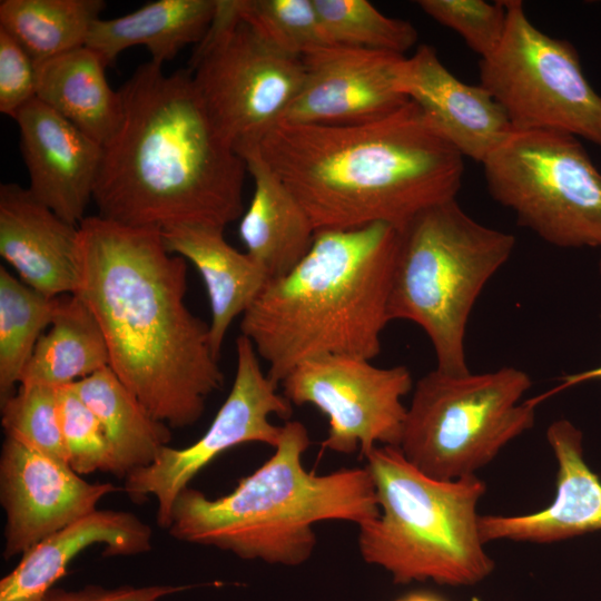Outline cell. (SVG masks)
<instances>
[{"mask_svg":"<svg viewBox=\"0 0 601 601\" xmlns=\"http://www.w3.org/2000/svg\"><path fill=\"white\" fill-rule=\"evenodd\" d=\"M187 264L161 230L99 215L79 224L76 292L104 334L109 367L170 428L194 425L224 385L209 324L186 305Z\"/></svg>","mask_w":601,"mask_h":601,"instance_id":"obj_1","label":"cell"},{"mask_svg":"<svg viewBox=\"0 0 601 601\" xmlns=\"http://www.w3.org/2000/svg\"><path fill=\"white\" fill-rule=\"evenodd\" d=\"M118 91L121 121L102 146L92 194L98 215L160 230L238 219L246 165L216 129L189 68L167 75L149 61Z\"/></svg>","mask_w":601,"mask_h":601,"instance_id":"obj_2","label":"cell"},{"mask_svg":"<svg viewBox=\"0 0 601 601\" xmlns=\"http://www.w3.org/2000/svg\"><path fill=\"white\" fill-rule=\"evenodd\" d=\"M259 149L316 231L376 223L401 230L423 210L456 199L464 174V157L411 100L363 125L282 121Z\"/></svg>","mask_w":601,"mask_h":601,"instance_id":"obj_3","label":"cell"},{"mask_svg":"<svg viewBox=\"0 0 601 601\" xmlns=\"http://www.w3.org/2000/svg\"><path fill=\"white\" fill-rule=\"evenodd\" d=\"M398 245L400 230L384 223L319 230L307 255L266 284L240 332L276 385L313 358L381 354Z\"/></svg>","mask_w":601,"mask_h":601,"instance_id":"obj_4","label":"cell"},{"mask_svg":"<svg viewBox=\"0 0 601 601\" xmlns=\"http://www.w3.org/2000/svg\"><path fill=\"white\" fill-rule=\"evenodd\" d=\"M309 445L306 426L287 421L274 454L228 494L211 499L189 486L181 491L168 533L243 560L297 566L315 550V523L336 520L361 525L375 519L380 505L368 470L309 472L303 464Z\"/></svg>","mask_w":601,"mask_h":601,"instance_id":"obj_5","label":"cell"},{"mask_svg":"<svg viewBox=\"0 0 601 601\" xmlns=\"http://www.w3.org/2000/svg\"><path fill=\"white\" fill-rule=\"evenodd\" d=\"M364 459L380 505L375 519L358 525V549L366 563L384 569L398 584L430 580L470 587L493 572L476 512L486 492L481 479H433L398 446H376Z\"/></svg>","mask_w":601,"mask_h":601,"instance_id":"obj_6","label":"cell"},{"mask_svg":"<svg viewBox=\"0 0 601 601\" xmlns=\"http://www.w3.org/2000/svg\"><path fill=\"white\" fill-rule=\"evenodd\" d=\"M514 247L513 234L476 221L456 199L423 210L400 230L388 317L423 329L435 368L470 372L465 333L471 312Z\"/></svg>","mask_w":601,"mask_h":601,"instance_id":"obj_7","label":"cell"},{"mask_svg":"<svg viewBox=\"0 0 601 601\" xmlns=\"http://www.w3.org/2000/svg\"><path fill=\"white\" fill-rule=\"evenodd\" d=\"M531 386L514 366L459 375L435 368L414 386L398 447L433 479L476 475L534 425L540 402L521 401Z\"/></svg>","mask_w":601,"mask_h":601,"instance_id":"obj_8","label":"cell"},{"mask_svg":"<svg viewBox=\"0 0 601 601\" xmlns=\"http://www.w3.org/2000/svg\"><path fill=\"white\" fill-rule=\"evenodd\" d=\"M491 197L561 248H601V171L579 138L513 131L483 162Z\"/></svg>","mask_w":601,"mask_h":601,"instance_id":"obj_9","label":"cell"},{"mask_svg":"<svg viewBox=\"0 0 601 601\" xmlns=\"http://www.w3.org/2000/svg\"><path fill=\"white\" fill-rule=\"evenodd\" d=\"M189 70L211 121L236 152L259 145L284 119L304 79L303 58L258 33L236 0H217Z\"/></svg>","mask_w":601,"mask_h":601,"instance_id":"obj_10","label":"cell"},{"mask_svg":"<svg viewBox=\"0 0 601 601\" xmlns=\"http://www.w3.org/2000/svg\"><path fill=\"white\" fill-rule=\"evenodd\" d=\"M505 6V33L480 60V83L515 131H558L601 148V95L583 73L575 48L538 29L522 1Z\"/></svg>","mask_w":601,"mask_h":601,"instance_id":"obj_11","label":"cell"},{"mask_svg":"<svg viewBox=\"0 0 601 601\" xmlns=\"http://www.w3.org/2000/svg\"><path fill=\"white\" fill-rule=\"evenodd\" d=\"M258 357L249 338L238 336L235 378L207 431L188 446H165L150 465L125 477L122 491L132 502L141 503L148 497L156 500L158 526L168 530L177 496L221 453L246 443L277 446L283 425H274L269 417L276 415L287 420L293 408L278 393V385L263 372Z\"/></svg>","mask_w":601,"mask_h":601,"instance_id":"obj_12","label":"cell"},{"mask_svg":"<svg viewBox=\"0 0 601 601\" xmlns=\"http://www.w3.org/2000/svg\"><path fill=\"white\" fill-rule=\"evenodd\" d=\"M292 405H313L328 418L326 450L359 452L364 459L380 445L398 446L413 388L404 365L378 367L368 359L327 355L296 366L280 383Z\"/></svg>","mask_w":601,"mask_h":601,"instance_id":"obj_13","label":"cell"},{"mask_svg":"<svg viewBox=\"0 0 601 601\" xmlns=\"http://www.w3.org/2000/svg\"><path fill=\"white\" fill-rule=\"evenodd\" d=\"M112 483L83 480L67 463L4 437L0 452V503L4 512L2 558L22 555L40 541L97 510Z\"/></svg>","mask_w":601,"mask_h":601,"instance_id":"obj_14","label":"cell"},{"mask_svg":"<svg viewBox=\"0 0 601 601\" xmlns=\"http://www.w3.org/2000/svg\"><path fill=\"white\" fill-rule=\"evenodd\" d=\"M406 58L343 46L304 57L302 87L282 121L354 126L394 114L410 101L402 86Z\"/></svg>","mask_w":601,"mask_h":601,"instance_id":"obj_15","label":"cell"},{"mask_svg":"<svg viewBox=\"0 0 601 601\" xmlns=\"http://www.w3.org/2000/svg\"><path fill=\"white\" fill-rule=\"evenodd\" d=\"M13 120L20 134L30 193L63 220L79 226L98 177L102 146L38 98Z\"/></svg>","mask_w":601,"mask_h":601,"instance_id":"obj_16","label":"cell"},{"mask_svg":"<svg viewBox=\"0 0 601 601\" xmlns=\"http://www.w3.org/2000/svg\"><path fill=\"white\" fill-rule=\"evenodd\" d=\"M402 86L427 122L463 157L482 164L514 131L493 96L481 83L457 79L428 45L406 58Z\"/></svg>","mask_w":601,"mask_h":601,"instance_id":"obj_17","label":"cell"},{"mask_svg":"<svg viewBox=\"0 0 601 601\" xmlns=\"http://www.w3.org/2000/svg\"><path fill=\"white\" fill-rule=\"evenodd\" d=\"M546 440L558 465L553 501L529 514L481 515L484 543H552L601 530V480L584 461L582 432L560 418L548 426Z\"/></svg>","mask_w":601,"mask_h":601,"instance_id":"obj_18","label":"cell"},{"mask_svg":"<svg viewBox=\"0 0 601 601\" xmlns=\"http://www.w3.org/2000/svg\"><path fill=\"white\" fill-rule=\"evenodd\" d=\"M0 255L23 283L48 297L72 295L79 287V226L14 183L0 185Z\"/></svg>","mask_w":601,"mask_h":601,"instance_id":"obj_19","label":"cell"},{"mask_svg":"<svg viewBox=\"0 0 601 601\" xmlns=\"http://www.w3.org/2000/svg\"><path fill=\"white\" fill-rule=\"evenodd\" d=\"M151 539V528L135 513L97 509L23 553L0 580V601H40L91 545L104 544V556H132L149 552Z\"/></svg>","mask_w":601,"mask_h":601,"instance_id":"obj_20","label":"cell"},{"mask_svg":"<svg viewBox=\"0 0 601 601\" xmlns=\"http://www.w3.org/2000/svg\"><path fill=\"white\" fill-rule=\"evenodd\" d=\"M254 183L239 224L246 252L269 280L290 272L309 252L316 230L294 194L263 157L259 145L237 151Z\"/></svg>","mask_w":601,"mask_h":601,"instance_id":"obj_21","label":"cell"},{"mask_svg":"<svg viewBox=\"0 0 601 601\" xmlns=\"http://www.w3.org/2000/svg\"><path fill=\"white\" fill-rule=\"evenodd\" d=\"M161 235L166 248L191 262L203 277L211 312L210 346L219 358L233 321L245 313L269 279L247 253L226 242L221 227L181 224L162 229Z\"/></svg>","mask_w":601,"mask_h":601,"instance_id":"obj_22","label":"cell"},{"mask_svg":"<svg viewBox=\"0 0 601 601\" xmlns=\"http://www.w3.org/2000/svg\"><path fill=\"white\" fill-rule=\"evenodd\" d=\"M217 0H157L114 19H98L86 46L106 67L120 52L144 46L151 62L161 66L190 43H199L216 14Z\"/></svg>","mask_w":601,"mask_h":601,"instance_id":"obj_23","label":"cell"},{"mask_svg":"<svg viewBox=\"0 0 601 601\" xmlns=\"http://www.w3.org/2000/svg\"><path fill=\"white\" fill-rule=\"evenodd\" d=\"M37 98L104 146L122 116L100 56L87 46L36 62Z\"/></svg>","mask_w":601,"mask_h":601,"instance_id":"obj_24","label":"cell"},{"mask_svg":"<svg viewBox=\"0 0 601 601\" xmlns=\"http://www.w3.org/2000/svg\"><path fill=\"white\" fill-rule=\"evenodd\" d=\"M71 385L104 428L114 455V475L125 479L150 465L169 445L170 427L156 420L109 366Z\"/></svg>","mask_w":601,"mask_h":601,"instance_id":"obj_25","label":"cell"},{"mask_svg":"<svg viewBox=\"0 0 601 601\" xmlns=\"http://www.w3.org/2000/svg\"><path fill=\"white\" fill-rule=\"evenodd\" d=\"M108 366V347L89 307L76 294L60 296L49 331L39 338L20 384L59 388Z\"/></svg>","mask_w":601,"mask_h":601,"instance_id":"obj_26","label":"cell"},{"mask_svg":"<svg viewBox=\"0 0 601 601\" xmlns=\"http://www.w3.org/2000/svg\"><path fill=\"white\" fill-rule=\"evenodd\" d=\"M102 0H1L0 29L40 62L86 46Z\"/></svg>","mask_w":601,"mask_h":601,"instance_id":"obj_27","label":"cell"},{"mask_svg":"<svg viewBox=\"0 0 601 601\" xmlns=\"http://www.w3.org/2000/svg\"><path fill=\"white\" fill-rule=\"evenodd\" d=\"M58 303L59 297L37 292L0 266V403L16 392Z\"/></svg>","mask_w":601,"mask_h":601,"instance_id":"obj_28","label":"cell"},{"mask_svg":"<svg viewBox=\"0 0 601 601\" xmlns=\"http://www.w3.org/2000/svg\"><path fill=\"white\" fill-rule=\"evenodd\" d=\"M335 46L404 55L418 35L406 20L391 18L366 0H313Z\"/></svg>","mask_w":601,"mask_h":601,"instance_id":"obj_29","label":"cell"},{"mask_svg":"<svg viewBox=\"0 0 601 601\" xmlns=\"http://www.w3.org/2000/svg\"><path fill=\"white\" fill-rule=\"evenodd\" d=\"M239 16L282 51L304 58L335 46L313 0H236Z\"/></svg>","mask_w":601,"mask_h":601,"instance_id":"obj_30","label":"cell"},{"mask_svg":"<svg viewBox=\"0 0 601 601\" xmlns=\"http://www.w3.org/2000/svg\"><path fill=\"white\" fill-rule=\"evenodd\" d=\"M1 404L6 437L26 443L43 454L67 463L61 434L58 388L43 384H20Z\"/></svg>","mask_w":601,"mask_h":601,"instance_id":"obj_31","label":"cell"},{"mask_svg":"<svg viewBox=\"0 0 601 601\" xmlns=\"http://www.w3.org/2000/svg\"><path fill=\"white\" fill-rule=\"evenodd\" d=\"M61 434L68 465L79 475L114 472V455L104 428L72 385L58 388Z\"/></svg>","mask_w":601,"mask_h":601,"instance_id":"obj_32","label":"cell"},{"mask_svg":"<svg viewBox=\"0 0 601 601\" xmlns=\"http://www.w3.org/2000/svg\"><path fill=\"white\" fill-rule=\"evenodd\" d=\"M417 6L439 23L456 31L481 59L491 55L504 37L505 1L420 0Z\"/></svg>","mask_w":601,"mask_h":601,"instance_id":"obj_33","label":"cell"},{"mask_svg":"<svg viewBox=\"0 0 601 601\" xmlns=\"http://www.w3.org/2000/svg\"><path fill=\"white\" fill-rule=\"evenodd\" d=\"M35 98L36 61L14 38L0 29V112L13 119Z\"/></svg>","mask_w":601,"mask_h":601,"instance_id":"obj_34","label":"cell"},{"mask_svg":"<svg viewBox=\"0 0 601 601\" xmlns=\"http://www.w3.org/2000/svg\"><path fill=\"white\" fill-rule=\"evenodd\" d=\"M190 589V585H118L90 584L78 590L50 589L40 601H159L162 598Z\"/></svg>","mask_w":601,"mask_h":601,"instance_id":"obj_35","label":"cell"},{"mask_svg":"<svg viewBox=\"0 0 601 601\" xmlns=\"http://www.w3.org/2000/svg\"><path fill=\"white\" fill-rule=\"evenodd\" d=\"M592 380L601 381V365L589 371H583L563 377L561 384L554 390V392H559L561 390Z\"/></svg>","mask_w":601,"mask_h":601,"instance_id":"obj_36","label":"cell"},{"mask_svg":"<svg viewBox=\"0 0 601 601\" xmlns=\"http://www.w3.org/2000/svg\"><path fill=\"white\" fill-rule=\"evenodd\" d=\"M394 601H446L441 595L428 591H414L406 593Z\"/></svg>","mask_w":601,"mask_h":601,"instance_id":"obj_37","label":"cell"},{"mask_svg":"<svg viewBox=\"0 0 601 601\" xmlns=\"http://www.w3.org/2000/svg\"><path fill=\"white\" fill-rule=\"evenodd\" d=\"M599 270H600V275H601V260H600V264H599Z\"/></svg>","mask_w":601,"mask_h":601,"instance_id":"obj_38","label":"cell"},{"mask_svg":"<svg viewBox=\"0 0 601 601\" xmlns=\"http://www.w3.org/2000/svg\"><path fill=\"white\" fill-rule=\"evenodd\" d=\"M159 601H161V600H159Z\"/></svg>","mask_w":601,"mask_h":601,"instance_id":"obj_39","label":"cell"}]
</instances>
